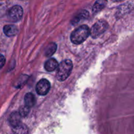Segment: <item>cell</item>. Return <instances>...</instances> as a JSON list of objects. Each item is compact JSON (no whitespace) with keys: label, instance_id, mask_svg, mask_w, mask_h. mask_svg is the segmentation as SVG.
Wrapping results in <instances>:
<instances>
[{"label":"cell","instance_id":"cell-1","mask_svg":"<svg viewBox=\"0 0 134 134\" xmlns=\"http://www.w3.org/2000/svg\"><path fill=\"white\" fill-rule=\"evenodd\" d=\"M90 34V30L86 25H82L76 28L71 34L70 39L73 43L79 44L86 40Z\"/></svg>","mask_w":134,"mask_h":134},{"label":"cell","instance_id":"cell-6","mask_svg":"<svg viewBox=\"0 0 134 134\" xmlns=\"http://www.w3.org/2000/svg\"><path fill=\"white\" fill-rule=\"evenodd\" d=\"M9 123L13 128L18 126L21 124V116L18 112H13L9 116Z\"/></svg>","mask_w":134,"mask_h":134},{"label":"cell","instance_id":"cell-3","mask_svg":"<svg viewBox=\"0 0 134 134\" xmlns=\"http://www.w3.org/2000/svg\"><path fill=\"white\" fill-rule=\"evenodd\" d=\"M108 28V24L105 20H99L95 23L90 30L91 36L93 38H97L103 34Z\"/></svg>","mask_w":134,"mask_h":134},{"label":"cell","instance_id":"cell-11","mask_svg":"<svg viewBox=\"0 0 134 134\" xmlns=\"http://www.w3.org/2000/svg\"><path fill=\"white\" fill-rule=\"evenodd\" d=\"M56 49H57V46H56V43H51L47 47L45 51V55L47 57L51 56L54 54L56 52Z\"/></svg>","mask_w":134,"mask_h":134},{"label":"cell","instance_id":"cell-13","mask_svg":"<svg viewBox=\"0 0 134 134\" xmlns=\"http://www.w3.org/2000/svg\"><path fill=\"white\" fill-rule=\"evenodd\" d=\"M88 15V13L87 11H86L85 10H84L83 11L81 12L77 16H76L75 18V19L73 20V24H75L79 23V22H80V20L84 19V18H86Z\"/></svg>","mask_w":134,"mask_h":134},{"label":"cell","instance_id":"cell-12","mask_svg":"<svg viewBox=\"0 0 134 134\" xmlns=\"http://www.w3.org/2000/svg\"><path fill=\"white\" fill-rule=\"evenodd\" d=\"M106 1H97L94 5V7L92 8V10L94 13H98V12L100 11L102 9L104 8L105 6Z\"/></svg>","mask_w":134,"mask_h":134},{"label":"cell","instance_id":"cell-8","mask_svg":"<svg viewBox=\"0 0 134 134\" xmlns=\"http://www.w3.org/2000/svg\"><path fill=\"white\" fill-rule=\"evenodd\" d=\"M4 34L8 37H13L18 34V28L14 25H6L3 27Z\"/></svg>","mask_w":134,"mask_h":134},{"label":"cell","instance_id":"cell-10","mask_svg":"<svg viewBox=\"0 0 134 134\" xmlns=\"http://www.w3.org/2000/svg\"><path fill=\"white\" fill-rule=\"evenodd\" d=\"M28 130L26 125H24L21 123L18 126L13 128V134H27Z\"/></svg>","mask_w":134,"mask_h":134},{"label":"cell","instance_id":"cell-15","mask_svg":"<svg viewBox=\"0 0 134 134\" xmlns=\"http://www.w3.org/2000/svg\"><path fill=\"white\" fill-rule=\"evenodd\" d=\"M5 64V58L2 54H0V69L4 66Z\"/></svg>","mask_w":134,"mask_h":134},{"label":"cell","instance_id":"cell-7","mask_svg":"<svg viewBox=\"0 0 134 134\" xmlns=\"http://www.w3.org/2000/svg\"><path fill=\"white\" fill-rule=\"evenodd\" d=\"M58 67V63L54 58H50L44 64V69L47 71H54Z\"/></svg>","mask_w":134,"mask_h":134},{"label":"cell","instance_id":"cell-2","mask_svg":"<svg viewBox=\"0 0 134 134\" xmlns=\"http://www.w3.org/2000/svg\"><path fill=\"white\" fill-rule=\"evenodd\" d=\"M56 77L60 81L66 80L70 75L73 69V63L70 60H65L62 62L58 67Z\"/></svg>","mask_w":134,"mask_h":134},{"label":"cell","instance_id":"cell-14","mask_svg":"<svg viewBox=\"0 0 134 134\" xmlns=\"http://www.w3.org/2000/svg\"><path fill=\"white\" fill-rule=\"evenodd\" d=\"M29 112H30V108L27 107H26V105L22 106V107L20 108L19 110V114L21 116H26L27 115H28Z\"/></svg>","mask_w":134,"mask_h":134},{"label":"cell","instance_id":"cell-5","mask_svg":"<svg viewBox=\"0 0 134 134\" xmlns=\"http://www.w3.org/2000/svg\"><path fill=\"white\" fill-rule=\"evenodd\" d=\"M51 89V83L45 79L40 80L36 85V92L39 95L45 96Z\"/></svg>","mask_w":134,"mask_h":134},{"label":"cell","instance_id":"cell-9","mask_svg":"<svg viewBox=\"0 0 134 134\" xmlns=\"http://www.w3.org/2000/svg\"><path fill=\"white\" fill-rule=\"evenodd\" d=\"M25 105L26 107H32L35 103V98L32 93H27L24 97Z\"/></svg>","mask_w":134,"mask_h":134},{"label":"cell","instance_id":"cell-4","mask_svg":"<svg viewBox=\"0 0 134 134\" xmlns=\"http://www.w3.org/2000/svg\"><path fill=\"white\" fill-rule=\"evenodd\" d=\"M23 16V9L20 5H14L9 9L8 16L12 22H18L20 20Z\"/></svg>","mask_w":134,"mask_h":134}]
</instances>
